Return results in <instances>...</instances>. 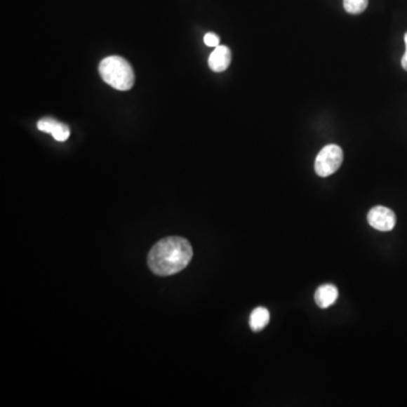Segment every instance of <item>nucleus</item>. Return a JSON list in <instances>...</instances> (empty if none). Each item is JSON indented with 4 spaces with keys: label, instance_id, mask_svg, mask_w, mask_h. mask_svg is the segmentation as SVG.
Masks as SVG:
<instances>
[{
    "label": "nucleus",
    "instance_id": "obj_4",
    "mask_svg": "<svg viewBox=\"0 0 407 407\" xmlns=\"http://www.w3.org/2000/svg\"><path fill=\"white\" fill-rule=\"evenodd\" d=\"M368 223L381 232L393 230L396 225V215L393 211L385 206H375L368 213Z\"/></svg>",
    "mask_w": 407,
    "mask_h": 407
},
{
    "label": "nucleus",
    "instance_id": "obj_10",
    "mask_svg": "<svg viewBox=\"0 0 407 407\" xmlns=\"http://www.w3.org/2000/svg\"><path fill=\"white\" fill-rule=\"evenodd\" d=\"M55 124H57V120L53 119V118H44V119H41L38 122L39 131L47 133V134H51L53 128H55Z\"/></svg>",
    "mask_w": 407,
    "mask_h": 407
},
{
    "label": "nucleus",
    "instance_id": "obj_7",
    "mask_svg": "<svg viewBox=\"0 0 407 407\" xmlns=\"http://www.w3.org/2000/svg\"><path fill=\"white\" fill-rule=\"evenodd\" d=\"M269 319H271V314L267 309L264 308V307H258L251 312L249 325H251L253 332H260L268 325Z\"/></svg>",
    "mask_w": 407,
    "mask_h": 407
},
{
    "label": "nucleus",
    "instance_id": "obj_5",
    "mask_svg": "<svg viewBox=\"0 0 407 407\" xmlns=\"http://www.w3.org/2000/svg\"><path fill=\"white\" fill-rule=\"evenodd\" d=\"M231 60H232V55H231L230 49L225 46H218L211 53L208 65L213 72L222 73L230 66Z\"/></svg>",
    "mask_w": 407,
    "mask_h": 407
},
{
    "label": "nucleus",
    "instance_id": "obj_3",
    "mask_svg": "<svg viewBox=\"0 0 407 407\" xmlns=\"http://www.w3.org/2000/svg\"><path fill=\"white\" fill-rule=\"evenodd\" d=\"M343 162V149L340 146L331 144L325 146L318 153L314 162V170L319 177H329L340 169Z\"/></svg>",
    "mask_w": 407,
    "mask_h": 407
},
{
    "label": "nucleus",
    "instance_id": "obj_8",
    "mask_svg": "<svg viewBox=\"0 0 407 407\" xmlns=\"http://www.w3.org/2000/svg\"><path fill=\"white\" fill-rule=\"evenodd\" d=\"M344 9L351 15H359L366 11L369 0H343Z\"/></svg>",
    "mask_w": 407,
    "mask_h": 407
},
{
    "label": "nucleus",
    "instance_id": "obj_9",
    "mask_svg": "<svg viewBox=\"0 0 407 407\" xmlns=\"http://www.w3.org/2000/svg\"><path fill=\"white\" fill-rule=\"evenodd\" d=\"M51 135H53V138H55V140H58V142H66L70 136L69 127H68L67 125L62 124V122L57 121Z\"/></svg>",
    "mask_w": 407,
    "mask_h": 407
},
{
    "label": "nucleus",
    "instance_id": "obj_1",
    "mask_svg": "<svg viewBox=\"0 0 407 407\" xmlns=\"http://www.w3.org/2000/svg\"><path fill=\"white\" fill-rule=\"evenodd\" d=\"M192 247L188 240L179 236L162 239L154 244L149 253V267L159 276H170L179 273L189 265Z\"/></svg>",
    "mask_w": 407,
    "mask_h": 407
},
{
    "label": "nucleus",
    "instance_id": "obj_6",
    "mask_svg": "<svg viewBox=\"0 0 407 407\" xmlns=\"http://www.w3.org/2000/svg\"><path fill=\"white\" fill-rule=\"evenodd\" d=\"M338 298V290L335 285L325 284L321 285L317 288L314 293V300L320 308H329L331 305L336 302Z\"/></svg>",
    "mask_w": 407,
    "mask_h": 407
},
{
    "label": "nucleus",
    "instance_id": "obj_2",
    "mask_svg": "<svg viewBox=\"0 0 407 407\" xmlns=\"http://www.w3.org/2000/svg\"><path fill=\"white\" fill-rule=\"evenodd\" d=\"M99 73L102 79L118 91H128L134 86V70L126 59L110 55L100 62Z\"/></svg>",
    "mask_w": 407,
    "mask_h": 407
},
{
    "label": "nucleus",
    "instance_id": "obj_11",
    "mask_svg": "<svg viewBox=\"0 0 407 407\" xmlns=\"http://www.w3.org/2000/svg\"><path fill=\"white\" fill-rule=\"evenodd\" d=\"M204 42H205L207 47L216 48L220 46V38H218L215 33H207L204 36Z\"/></svg>",
    "mask_w": 407,
    "mask_h": 407
},
{
    "label": "nucleus",
    "instance_id": "obj_12",
    "mask_svg": "<svg viewBox=\"0 0 407 407\" xmlns=\"http://www.w3.org/2000/svg\"><path fill=\"white\" fill-rule=\"evenodd\" d=\"M405 46H406V51H405L403 58H401V67L404 68V70L407 72V32L405 33L404 36Z\"/></svg>",
    "mask_w": 407,
    "mask_h": 407
}]
</instances>
